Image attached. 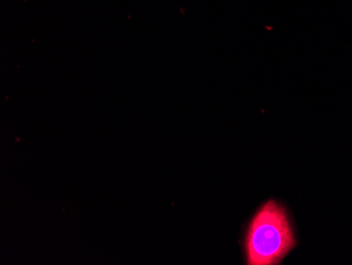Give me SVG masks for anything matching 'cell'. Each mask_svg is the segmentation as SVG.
I'll return each mask as SVG.
<instances>
[{
  "mask_svg": "<svg viewBox=\"0 0 352 265\" xmlns=\"http://www.w3.org/2000/svg\"><path fill=\"white\" fill-rule=\"evenodd\" d=\"M294 243L286 211L276 202H267L253 218L247 233V263L276 264L292 251Z\"/></svg>",
  "mask_w": 352,
  "mask_h": 265,
  "instance_id": "cell-1",
  "label": "cell"
}]
</instances>
